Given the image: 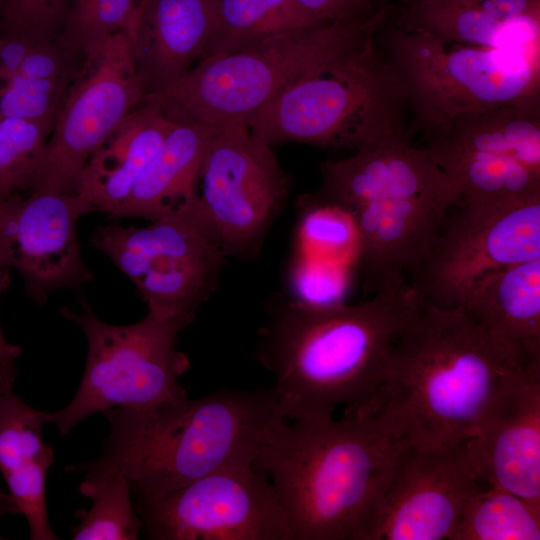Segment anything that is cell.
<instances>
[{"label": "cell", "instance_id": "cell-1", "mask_svg": "<svg viewBox=\"0 0 540 540\" xmlns=\"http://www.w3.org/2000/svg\"><path fill=\"white\" fill-rule=\"evenodd\" d=\"M522 370L540 368L523 364L463 307L417 298L360 416L374 417L403 444L462 445L477 436L500 391Z\"/></svg>", "mask_w": 540, "mask_h": 540}, {"label": "cell", "instance_id": "cell-2", "mask_svg": "<svg viewBox=\"0 0 540 540\" xmlns=\"http://www.w3.org/2000/svg\"><path fill=\"white\" fill-rule=\"evenodd\" d=\"M417 297L407 281L366 301L312 304L282 293L264 303L254 357L273 377L288 420L359 414L373 400L390 349Z\"/></svg>", "mask_w": 540, "mask_h": 540}, {"label": "cell", "instance_id": "cell-3", "mask_svg": "<svg viewBox=\"0 0 540 540\" xmlns=\"http://www.w3.org/2000/svg\"><path fill=\"white\" fill-rule=\"evenodd\" d=\"M402 445L370 415L284 420L253 466L272 483L292 540H360Z\"/></svg>", "mask_w": 540, "mask_h": 540}, {"label": "cell", "instance_id": "cell-4", "mask_svg": "<svg viewBox=\"0 0 540 540\" xmlns=\"http://www.w3.org/2000/svg\"><path fill=\"white\" fill-rule=\"evenodd\" d=\"M103 413L110 434L101 456L84 465L128 477L134 499L160 497L226 467L253 465L269 434L286 420L271 387L221 389Z\"/></svg>", "mask_w": 540, "mask_h": 540}, {"label": "cell", "instance_id": "cell-5", "mask_svg": "<svg viewBox=\"0 0 540 540\" xmlns=\"http://www.w3.org/2000/svg\"><path fill=\"white\" fill-rule=\"evenodd\" d=\"M388 14L383 6L364 19L290 31L205 58L168 88L145 95L142 104L177 124L247 121L308 74L375 38Z\"/></svg>", "mask_w": 540, "mask_h": 540}, {"label": "cell", "instance_id": "cell-6", "mask_svg": "<svg viewBox=\"0 0 540 540\" xmlns=\"http://www.w3.org/2000/svg\"><path fill=\"white\" fill-rule=\"evenodd\" d=\"M406 107L400 76L373 38L296 82L246 123L271 146L299 142L356 150L405 132Z\"/></svg>", "mask_w": 540, "mask_h": 540}, {"label": "cell", "instance_id": "cell-7", "mask_svg": "<svg viewBox=\"0 0 540 540\" xmlns=\"http://www.w3.org/2000/svg\"><path fill=\"white\" fill-rule=\"evenodd\" d=\"M386 58L413 111L408 136L460 114L540 97V58L520 50L451 42L386 26Z\"/></svg>", "mask_w": 540, "mask_h": 540}, {"label": "cell", "instance_id": "cell-8", "mask_svg": "<svg viewBox=\"0 0 540 540\" xmlns=\"http://www.w3.org/2000/svg\"><path fill=\"white\" fill-rule=\"evenodd\" d=\"M60 313L83 330L88 355L80 386L61 410L46 412L47 423L65 435L88 416L115 407L147 408L187 397L179 382L190 360L176 344L188 326L150 312L136 323L114 325L99 319L86 301L81 313Z\"/></svg>", "mask_w": 540, "mask_h": 540}, {"label": "cell", "instance_id": "cell-9", "mask_svg": "<svg viewBox=\"0 0 540 540\" xmlns=\"http://www.w3.org/2000/svg\"><path fill=\"white\" fill-rule=\"evenodd\" d=\"M90 242L132 281L147 312L188 325L216 291L228 259L198 196L144 227L98 226Z\"/></svg>", "mask_w": 540, "mask_h": 540}, {"label": "cell", "instance_id": "cell-10", "mask_svg": "<svg viewBox=\"0 0 540 540\" xmlns=\"http://www.w3.org/2000/svg\"><path fill=\"white\" fill-rule=\"evenodd\" d=\"M199 180V202L226 256L259 257L292 187L271 145L244 120L216 125Z\"/></svg>", "mask_w": 540, "mask_h": 540}, {"label": "cell", "instance_id": "cell-11", "mask_svg": "<svg viewBox=\"0 0 540 540\" xmlns=\"http://www.w3.org/2000/svg\"><path fill=\"white\" fill-rule=\"evenodd\" d=\"M133 504L147 539L292 540L272 483L253 465L226 467Z\"/></svg>", "mask_w": 540, "mask_h": 540}, {"label": "cell", "instance_id": "cell-12", "mask_svg": "<svg viewBox=\"0 0 540 540\" xmlns=\"http://www.w3.org/2000/svg\"><path fill=\"white\" fill-rule=\"evenodd\" d=\"M144 97L128 34L120 31L100 53L85 59L57 115L30 193L75 194L91 156Z\"/></svg>", "mask_w": 540, "mask_h": 540}, {"label": "cell", "instance_id": "cell-13", "mask_svg": "<svg viewBox=\"0 0 540 540\" xmlns=\"http://www.w3.org/2000/svg\"><path fill=\"white\" fill-rule=\"evenodd\" d=\"M455 208L409 283L420 301L441 308L460 306L486 275L540 258V197L508 208Z\"/></svg>", "mask_w": 540, "mask_h": 540}, {"label": "cell", "instance_id": "cell-14", "mask_svg": "<svg viewBox=\"0 0 540 540\" xmlns=\"http://www.w3.org/2000/svg\"><path fill=\"white\" fill-rule=\"evenodd\" d=\"M481 482L471 441L453 447L403 444L360 540H454Z\"/></svg>", "mask_w": 540, "mask_h": 540}, {"label": "cell", "instance_id": "cell-15", "mask_svg": "<svg viewBox=\"0 0 540 540\" xmlns=\"http://www.w3.org/2000/svg\"><path fill=\"white\" fill-rule=\"evenodd\" d=\"M93 211L77 194L47 191L0 202V267L16 270L38 304L58 289L93 280L77 234L79 219Z\"/></svg>", "mask_w": 540, "mask_h": 540}, {"label": "cell", "instance_id": "cell-16", "mask_svg": "<svg viewBox=\"0 0 540 540\" xmlns=\"http://www.w3.org/2000/svg\"><path fill=\"white\" fill-rule=\"evenodd\" d=\"M407 132L382 137L340 160L320 164L322 201L350 215L377 200L431 197L458 204L457 190L429 151L414 146Z\"/></svg>", "mask_w": 540, "mask_h": 540}, {"label": "cell", "instance_id": "cell-17", "mask_svg": "<svg viewBox=\"0 0 540 540\" xmlns=\"http://www.w3.org/2000/svg\"><path fill=\"white\" fill-rule=\"evenodd\" d=\"M481 481L540 509V370H522L471 441Z\"/></svg>", "mask_w": 540, "mask_h": 540}, {"label": "cell", "instance_id": "cell-18", "mask_svg": "<svg viewBox=\"0 0 540 540\" xmlns=\"http://www.w3.org/2000/svg\"><path fill=\"white\" fill-rule=\"evenodd\" d=\"M453 206L441 199L411 197L368 202L351 216L355 263L372 293L406 281L430 254Z\"/></svg>", "mask_w": 540, "mask_h": 540}, {"label": "cell", "instance_id": "cell-19", "mask_svg": "<svg viewBox=\"0 0 540 540\" xmlns=\"http://www.w3.org/2000/svg\"><path fill=\"white\" fill-rule=\"evenodd\" d=\"M213 0H138L127 34L145 95L168 88L201 59Z\"/></svg>", "mask_w": 540, "mask_h": 540}, {"label": "cell", "instance_id": "cell-20", "mask_svg": "<svg viewBox=\"0 0 540 540\" xmlns=\"http://www.w3.org/2000/svg\"><path fill=\"white\" fill-rule=\"evenodd\" d=\"M16 364L0 366V471L17 512L24 515L32 540L58 539L48 519L46 476L53 449L42 439L46 412L13 391Z\"/></svg>", "mask_w": 540, "mask_h": 540}, {"label": "cell", "instance_id": "cell-21", "mask_svg": "<svg viewBox=\"0 0 540 540\" xmlns=\"http://www.w3.org/2000/svg\"><path fill=\"white\" fill-rule=\"evenodd\" d=\"M395 26L455 43L515 49L540 58V0H481L468 5L405 0Z\"/></svg>", "mask_w": 540, "mask_h": 540}, {"label": "cell", "instance_id": "cell-22", "mask_svg": "<svg viewBox=\"0 0 540 540\" xmlns=\"http://www.w3.org/2000/svg\"><path fill=\"white\" fill-rule=\"evenodd\" d=\"M539 99L457 115L427 132L424 146L441 168L473 156H503L540 170Z\"/></svg>", "mask_w": 540, "mask_h": 540}, {"label": "cell", "instance_id": "cell-23", "mask_svg": "<svg viewBox=\"0 0 540 540\" xmlns=\"http://www.w3.org/2000/svg\"><path fill=\"white\" fill-rule=\"evenodd\" d=\"M460 306L523 364L540 368V258L486 275Z\"/></svg>", "mask_w": 540, "mask_h": 540}, {"label": "cell", "instance_id": "cell-24", "mask_svg": "<svg viewBox=\"0 0 540 540\" xmlns=\"http://www.w3.org/2000/svg\"><path fill=\"white\" fill-rule=\"evenodd\" d=\"M176 124L141 103L91 156L75 194L112 217Z\"/></svg>", "mask_w": 540, "mask_h": 540}, {"label": "cell", "instance_id": "cell-25", "mask_svg": "<svg viewBox=\"0 0 540 540\" xmlns=\"http://www.w3.org/2000/svg\"><path fill=\"white\" fill-rule=\"evenodd\" d=\"M216 125L176 124L112 218L154 220L198 196L202 165Z\"/></svg>", "mask_w": 540, "mask_h": 540}, {"label": "cell", "instance_id": "cell-26", "mask_svg": "<svg viewBox=\"0 0 540 540\" xmlns=\"http://www.w3.org/2000/svg\"><path fill=\"white\" fill-rule=\"evenodd\" d=\"M325 24L294 0H213L211 32L200 60Z\"/></svg>", "mask_w": 540, "mask_h": 540}, {"label": "cell", "instance_id": "cell-27", "mask_svg": "<svg viewBox=\"0 0 540 540\" xmlns=\"http://www.w3.org/2000/svg\"><path fill=\"white\" fill-rule=\"evenodd\" d=\"M441 169L457 190V205L508 208L540 197V170L512 158L466 157Z\"/></svg>", "mask_w": 540, "mask_h": 540}, {"label": "cell", "instance_id": "cell-28", "mask_svg": "<svg viewBox=\"0 0 540 540\" xmlns=\"http://www.w3.org/2000/svg\"><path fill=\"white\" fill-rule=\"evenodd\" d=\"M67 471L84 473L79 486L82 495L92 500L89 510H78L79 523L71 529L74 540H136L143 522L132 500L128 477L115 471L69 465Z\"/></svg>", "mask_w": 540, "mask_h": 540}, {"label": "cell", "instance_id": "cell-29", "mask_svg": "<svg viewBox=\"0 0 540 540\" xmlns=\"http://www.w3.org/2000/svg\"><path fill=\"white\" fill-rule=\"evenodd\" d=\"M540 509L500 488L480 487L462 513L454 540H539Z\"/></svg>", "mask_w": 540, "mask_h": 540}, {"label": "cell", "instance_id": "cell-30", "mask_svg": "<svg viewBox=\"0 0 540 540\" xmlns=\"http://www.w3.org/2000/svg\"><path fill=\"white\" fill-rule=\"evenodd\" d=\"M54 122L0 120V202L31 192Z\"/></svg>", "mask_w": 540, "mask_h": 540}, {"label": "cell", "instance_id": "cell-31", "mask_svg": "<svg viewBox=\"0 0 540 540\" xmlns=\"http://www.w3.org/2000/svg\"><path fill=\"white\" fill-rule=\"evenodd\" d=\"M138 0H69L63 39L84 58L96 56L108 40L127 31Z\"/></svg>", "mask_w": 540, "mask_h": 540}, {"label": "cell", "instance_id": "cell-32", "mask_svg": "<svg viewBox=\"0 0 540 540\" xmlns=\"http://www.w3.org/2000/svg\"><path fill=\"white\" fill-rule=\"evenodd\" d=\"M301 241L316 253L336 254L356 247L353 217L344 209L320 200L316 196L301 197Z\"/></svg>", "mask_w": 540, "mask_h": 540}, {"label": "cell", "instance_id": "cell-33", "mask_svg": "<svg viewBox=\"0 0 540 540\" xmlns=\"http://www.w3.org/2000/svg\"><path fill=\"white\" fill-rule=\"evenodd\" d=\"M302 9L324 23L354 21L374 11L370 0H294Z\"/></svg>", "mask_w": 540, "mask_h": 540}, {"label": "cell", "instance_id": "cell-34", "mask_svg": "<svg viewBox=\"0 0 540 540\" xmlns=\"http://www.w3.org/2000/svg\"><path fill=\"white\" fill-rule=\"evenodd\" d=\"M69 0H11L3 12L22 18L45 20L63 18Z\"/></svg>", "mask_w": 540, "mask_h": 540}, {"label": "cell", "instance_id": "cell-35", "mask_svg": "<svg viewBox=\"0 0 540 540\" xmlns=\"http://www.w3.org/2000/svg\"><path fill=\"white\" fill-rule=\"evenodd\" d=\"M9 269L0 267V296L9 285ZM21 348L6 341L0 326V366L16 364Z\"/></svg>", "mask_w": 540, "mask_h": 540}, {"label": "cell", "instance_id": "cell-36", "mask_svg": "<svg viewBox=\"0 0 540 540\" xmlns=\"http://www.w3.org/2000/svg\"><path fill=\"white\" fill-rule=\"evenodd\" d=\"M16 513L18 512L11 497L0 488V517Z\"/></svg>", "mask_w": 540, "mask_h": 540}, {"label": "cell", "instance_id": "cell-37", "mask_svg": "<svg viewBox=\"0 0 540 540\" xmlns=\"http://www.w3.org/2000/svg\"><path fill=\"white\" fill-rule=\"evenodd\" d=\"M447 5H468L473 4L481 0H434Z\"/></svg>", "mask_w": 540, "mask_h": 540}, {"label": "cell", "instance_id": "cell-38", "mask_svg": "<svg viewBox=\"0 0 540 540\" xmlns=\"http://www.w3.org/2000/svg\"><path fill=\"white\" fill-rule=\"evenodd\" d=\"M11 0H0V16Z\"/></svg>", "mask_w": 540, "mask_h": 540}, {"label": "cell", "instance_id": "cell-39", "mask_svg": "<svg viewBox=\"0 0 540 540\" xmlns=\"http://www.w3.org/2000/svg\"><path fill=\"white\" fill-rule=\"evenodd\" d=\"M0 539H2V536L0 535Z\"/></svg>", "mask_w": 540, "mask_h": 540}]
</instances>
